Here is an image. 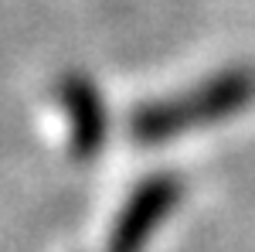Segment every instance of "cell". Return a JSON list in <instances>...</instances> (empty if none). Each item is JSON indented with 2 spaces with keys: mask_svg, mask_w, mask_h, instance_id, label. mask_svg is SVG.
Here are the masks:
<instances>
[{
  "mask_svg": "<svg viewBox=\"0 0 255 252\" xmlns=\"http://www.w3.org/2000/svg\"><path fill=\"white\" fill-rule=\"evenodd\" d=\"M177 198H180V184L174 177L143 181L109 232V252H143L146 239L163 225V218L170 215Z\"/></svg>",
  "mask_w": 255,
  "mask_h": 252,
  "instance_id": "obj_1",
  "label": "cell"
}]
</instances>
